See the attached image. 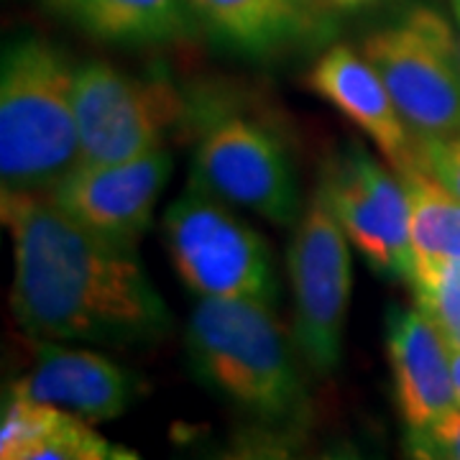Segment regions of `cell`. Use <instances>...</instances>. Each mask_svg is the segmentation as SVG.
Segmentation results:
<instances>
[{"mask_svg":"<svg viewBox=\"0 0 460 460\" xmlns=\"http://www.w3.org/2000/svg\"><path fill=\"white\" fill-rule=\"evenodd\" d=\"M162 228L177 277L199 299L271 305L279 295L266 241L230 213L223 199L192 187L166 210Z\"/></svg>","mask_w":460,"mask_h":460,"instance_id":"4","label":"cell"},{"mask_svg":"<svg viewBox=\"0 0 460 460\" xmlns=\"http://www.w3.org/2000/svg\"><path fill=\"white\" fill-rule=\"evenodd\" d=\"M172 174L169 148L115 164H77L49 192L69 217L118 243L136 246Z\"/></svg>","mask_w":460,"mask_h":460,"instance_id":"10","label":"cell"},{"mask_svg":"<svg viewBox=\"0 0 460 460\" xmlns=\"http://www.w3.org/2000/svg\"><path fill=\"white\" fill-rule=\"evenodd\" d=\"M453 11H456V18H458V31H460V0H453ZM460 39V33H458Z\"/></svg>","mask_w":460,"mask_h":460,"instance_id":"23","label":"cell"},{"mask_svg":"<svg viewBox=\"0 0 460 460\" xmlns=\"http://www.w3.org/2000/svg\"><path fill=\"white\" fill-rule=\"evenodd\" d=\"M417 144L460 136V39L440 13L417 5L363 41Z\"/></svg>","mask_w":460,"mask_h":460,"instance_id":"5","label":"cell"},{"mask_svg":"<svg viewBox=\"0 0 460 460\" xmlns=\"http://www.w3.org/2000/svg\"><path fill=\"white\" fill-rule=\"evenodd\" d=\"M51 11L87 36L115 47H164L199 29L190 0H47Z\"/></svg>","mask_w":460,"mask_h":460,"instance_id":"15","label":"cell"},{"mask_svg":"<svg viewBox=\"0 0 460 460\" xmlns=\"http://www.w3.org/2000/svg\"><path fill=\"white\" fill-rule=\"evenodd\" d=\"M184 345L195 378L235 410L266 422L302 410L305 386L271 305L202 296L187 320Z\"/></svg>","mask_w":460,"mask_h":460,"instance_id":"3","label":"cell"},{"mask_svg":"<svg viewBox=\"0 0 460 460\" xmlns=\"http://www.w3.org/2000/svg\"><path fill=\"white\" fill-rule=\"evenodd\" d=\"M450 366H453V389H456V402L460 407V348H450Z\"/></svg>","mask_w":460,"mask_h":460,"instance_id":"22","label":"cell"},{"mask_svg":"<svg viewBox=\"0 0 460 460\" xmlns=\"http://www.w3.org/2000/svg\"><path fill=\"white\" fill-rule=\"evenodd\" d=\"M75 111L80 164H115L164 148L187 105L169 80L87 62L75 72Z\"/></svg>","mask_w":460,"mask_h":460,"instance_id":"7","label":"cell"},{"mask_svg":"<svg viewBox=\"0 0 460 460\" xmlns=\"http://www.w3.org/2000/svg\"><path fill=\"white\" fill-rule=\"evenodd\" d=\"M13 238L11 307L33 341L154 343L172 328L136 248L84 228L49 198L3 192Z\"/></svg>","mask_w":460,"mask_h":460,"instance_id":"1","label":"cell"},{"mask_svg":"<svg viewBox=\"0 0 460 460\" xmlns=\"http://www.w3.org/2000/svg\"><path fill=\"white\" fill-rule=\"evenodd\" d=\"M396 174L404 181L410 198L414 281L429 277L447 261L460 259V198L417 162L399 169Z\"/></svg>","mask_w":460,"mask_h":460,"instance_id":"16","label":"cell"},{"mask_svg":"<svg viewBox=\"0 0 460 460\" xmlns=\"http://www.w3.org/2000/svg\"><path fill=\"white\" fill-rule=\"evenodd\" d=\"M295 292V343L317 374H332L343 358L353 266L350 241L323 184L299 215L287 253Z\"/></svg>","mask_w":460,"mask_h":460,"instance_id":"6","label":"cell"},{"mask_svg":"<svg viewBox=\"0 0 460 460\" xmlns=\"http://www.w3.org/2000/svg\"><path fill=\"white\" fill-rule=\"evenodd\" d=\"M192 164V184L213 198L279 226H289L302 215L287 151L274 133L248 118L226 115L213 120L199 136Z\"/></svg>","mask_w":460,"mask_h":460,"instance_id":"8","label":"cell"},{"mask_svg":"<svg viewBox=\"0 0 460 460\" xmlns=\"http://www.w3.org/2000/svg\"><path fill=\"white\" fill-rule=\"evenodd\" d=\"M75 72L39 36L5 44L0 65L3 192L49 195L80 164Z\"/></svg>","mask_w":460,"mask_h":460,"instance_id":"2","label":"cell"},{"mask_svg":"<svg viewBox=\"0 0 460 460\" xmlns=\"http://www.w3.org/2000/svg\"><path fill=\"white\" fill-rule=\"evenodd\" d=\"M11 394L72 411L95 425L131 407L136 381L102 353L41 341L33 368L11 386Z\"/></svg>","mask_w":460,"mask_h":460,"instance_id":"11","label":"cell"},{"mask_svg":"<svg viewBox=\"0 0 460 460\" xmlns=\"http://www.w3.org/2000/svg\"><path fill=\"white\" fill-rule=\"evenodd\" d=\"M407 456L460 460V407L450 410L425 429H407Z\"/></svg>","mask_w":460,"mask_h":460,"instance_id":"19","label":"cell"},{"mask_svg":"<svg viewBox=\"0 0 460 460\" xmlns=\"http://www.w3.org/2000/svg\"><path fill=\"white\" fill-rule=\"evenodd\" d=\"M307 87L356 123L394 166V172L414 164L417 141L376 66L363 54H356L345 44L330 47L310 69Z\"/></svg>","mask_w":460,"mask_h":460,"instance_id":"13","label":"cell"},{"mask_svg":"<svg viewBox=\"0 0 460 460\" xmlns=\"http://www.w3.org/2000/svg\"><path fill=\"white\" fill-rule=\"evenodd\" d=\"M414 305L428 314L450 348H460V259L447 261L429 277L414 279Z\"/></svg>","mask_w":460,"mask_h":460,"instance_id":"18","label":"cell"},{"mask_svg":"<svg viewBox=\"0 0 460 460\" xmlns=\"http://www.w3.org/2000/svg\"><path fill=\"white\" fill-rule=\"evenodd\" d=\"M325 11H358L366 5H374L378 0H320Z\"/></svg>","mask_w":460,"mask_h":460,"instance_id":"21","label":"cell"},{"mask_svg":"<svg viewBox=\"0 0 460 460\" xmlns=\"http://www.w3.org/2000/svg\"><path fill=\"white\" fill-rule=\"evenodd\" d=\"M83 417L72 411L51 407L44 417V425L36 432L29 447L21 453V460H111L133 458V453H118L100 432L90 428Z\"/></svg>","mask_w":460,"mask_h":460,"instance_id":"17","label":"cell"},{"mask_svg":"<svg viewBox=\"0 0 460 460\" xmlns=\"http://www.w3.org/2000/svg\"><path fill=\"white\" fill-rule=\"evenodd\" d=\"M386 358L396 407L407 429H425L458 407L450 345L417 305L392 307L386 317Z\"/></svg>","mask_w":460,"mask_h":460,"instance_id":"12","label":"cell"},{"mask_svg":"<svg viewBox=\"0 0 460 460\" xmlns=\"http://www.w3.org/2000/svg\"><path fill=\"white\" fill-rule=\"evenodd\" d=\"M414 162L425 166L435 180L443 181L456 198H460V136L417 144Z\"/></svg>","mask_w":460,"mask_h":460,"instance_id":"20","label":"cell"},{"mask_svg":"<svg viewBox=\"0 0 460 460\" xmlns=\"http://www.w3.org/2000/svg\"><path fill=\"white\" fill-rule=\"evenodd\" d=\"M323 190L350 246L371 269L410 284V198L402 177L378 164L361 144H350L328 169Z\"/></svg>","mask_w":460,"mask_h":460,"instance_id":"9","label":"cell"},{"mask_svg":"<svg viewBox=\"0 0 460 460\" xmlns=\"http://www.w3.org/2000/svg\"><path fill=\"white\" fill-rule=\"evenodd\" d=\"M199 26L248 57H269L320 36L330 11L320 0H190Z\"/></svg>","mask_w":460,"mask_h":460,"instance_id":"14","label":"cell"}]
</instances>
